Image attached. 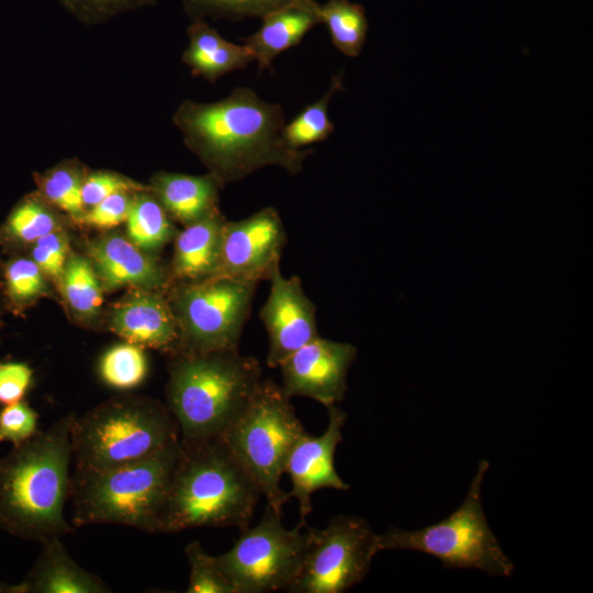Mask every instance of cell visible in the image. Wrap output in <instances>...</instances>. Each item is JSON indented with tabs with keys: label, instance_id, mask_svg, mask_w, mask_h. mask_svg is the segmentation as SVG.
Masks as SVG:
<instances>
[{
	"label": "cell",
	"instance_id": "obj_1",
	"mask_svg": "<svg viewBox=\"0 0 593 593\" xmlns=\"http://www.w3.org/2000/svg\"><path fill=\"white\" fill-rule=\"evenodd\" d=\"M187 147L224 187L276 166L295 175L313 150L289 147L282 137V108L247 87L211 103L184 100L172 115Z\"/></svg>",
	"mask_w": 593,
	"mask_h": 593
},
{
	"label": "cell",
	"instance_id": "obj_2",
	"mask_svg": "<svg viewBox=\"0 0 593 593\" xmlns=\"http://www.w3.org/2000/svg\"><path fill=\"white\" fill-rule=\"evenodd\" d=\"M74 416L56 419L0 458V529L40 544L74 532L64 515Z\"/></svg>",
	"mask_w": 593,
	"mask_h": 593
},
{
	"label": "cell",
	"instance_id": "obj_3",
	"mask_svg": "<svg viewBox=\"0 0 593 593\" xmlns=\"http://www.w3.org/2000/svg\"><path fill=\"white\" fill-rule=\"evenodd\" d=\"M260 496L256 482L221 438L181 443L159 533L230 526L242 530L249 526Z\"/></svg>",
	"mask_w": 593,
	"mask_h": 593
},
{
	"label": "cell",
	"instance_id": "obj_4",
	"mask_svg": "<svg viewBox=\"0 0 593 593\" xmlns=\"http://www.w3.org/2000/svg\"><path fill=\"white\" fill-rule=\"evenodd\" d=\"M259 361L237 350L178 355L169 370L167 409L182 444L220 438L262 378Z\"/></svg>",
	"mask_w": 593,
	"mask_h": 593
},
{
	"label": "cell",
	"instance_id": "obj_5",
	"mask_svg": "<svg viewBox=\"0 0 593 593\" xmlns=\"http://www.w3.org/2000/svg\"><path fill=\"white\" fill-rule=\"evenodd\" d=\"M180 454L178 438L137 461L100 471L76 469L69 496L72 526L111 524L159 533Z\"/></svg>",
	"mask_w": 593,
	"mask_h": 593
},
{
	"label": "cell",
	"instance_id": "obj_6",
	"mask_svg": "<svg viewBox=\"0 0 593 593\" xmlns=\"http://www.w3.org/2000/svg\"><path fill=\"white\" fill-rule=\"evenodd\" d=\"M78 470L100 471L146 458L179 438L172 415L157 401L116 399L71 423Z\"/></svg>",
	"mask_w": 593,
	"mask_h": 593
},
{
	"label": "cell",
	"instance_id": "obj_7",
	"mask_svg": "<svg viewBox=\"0 0 593 593\" xmlns=\"http://www.w3.org/2000/svg\"><path fill=\"white\" fill-rule=\"evenodd\" d=\"M306 434L281 385L265 379L220 438L256 482L267 504L282 515L290 499L280 486L281 477L293 447Z\"/></svg>",
	"mask_w": 593,
	"mask_h": 593
},
{
	"label": "cell",
	"instance_id": "obj_8",
	"mask_svg": "<svg viewBox=\"0 0 593 593\" xmlns=\"http://www.w3.org/2000/svg\"><path fill=\"white\" fill-rule=\"evenodd\" d=\"M489 462L481 460L462 504L443 521L418 530L391 527L378 535V549H411L436 557L448 569H479L491 577H510L512 560L488 524L481 486Z\"/></svg>",
	"mask_w": 593,
	"mask_h": 593
},
{
	"label": "cell",
	"instance_id": "obj_9",
	"mask_svg": "<svg viewBox=\"0 0 593 593\" xmlns=\"http://www.w3.org/2000/svg\"><path fill=\"white\" fill-rule=\"evenodd\" d=\"M257 283L212 277L177 287L170 303L179 325L175 354L237 350Z\"/></svg>",
	"mask_w": 593,
	"mask_h": 593
},
{
	"label": "cell",
	"instance_id": "obj_10",
	"mask_svg": "<svg viewBox=\"0 0 593 593\" xmlns=\"http://www.w3.org/2000/svg\"><path fill=\"white\" fill-rule=\"evenodd\" d=\"M307 542V525L287 529L282 515L266 504L259 523L242 529L234 546L216 559L238 593L287 591L300 570Z\"/></svg>",
	"mask_w": 593,
	"mask_h": 593
},
{
	"label": "cell",
	"instance_id": "obj_11",
	"mask_svg": "<svg viewBox=\"0 0 593 593\" xmlns=\"http://www.w3.org/2000/svg\"><path fill=\"white\" fill-rule=\"evenodd\" d=\"M307 529L300 570L286 592L343 593L365 579L379 552L378 535L365 519L338 515L323 529Z\"/></svg>",
	"mask_w": 593,
	"mask_h": 593
},
{
	"label": "cell",
	"instance_id": "obj_12",
	"mask_svg": "<svg viewBox=\"0 0 593 593\" xmlns=\"http://www.w3.org/2000/svg\"><path fill=\"white\" fill-rule=\"evenodd\" d=\"M287 242L279 212L267 206L223 227L220 265L214 277L257 283L269 280Z\"/></svg>",
	"mask_w": 593,
	"mask_h": 593
},
{
	"label": "cell",
	"instance_id": "obj_13",
	"mask_svg": "<svg viewBox=\"0 0 593 593\" xmlns=\"http://www.w3.org/2000/svg\"><path fill=\"white\" fill-rule=\"evenodd\" d=\"M357 356L349 343L317 337L283 360L279 368L287 396H305L324 406L339 403L347 390V374Z\"/></svg>",
	"mask_w": 593,
	"mask_h": 593
},
{
	"label": "cell",
	"instance_id": "obj_14",
	"mask_svg": "<svg viewBox=\"0 0 593 593\" xmlns=\"http://www.w3.org/2000/svg\"><path fill=\"white\" fill-rule=\"evenodd\" d=\"M266 302L259 311L269 348L266 363L277 368L291 354L320 337L315 304L305 294L298 276L284 277L280 268L269 278Z\"/></svg>",
	"mask_w": 593,
	"mask_h": 593
},
{
	"label": "cell",
	"instance_id": "obj_15",
	"mask_svg": "<svg viewBox=\"0 0 593 593\" xmlns=\"http://www.w3.org/2000/svg\"><path fill=\"white\" fill-rule=\"evenodd\" d=\"M328 424L320 436L309 433L293 447L286 472L291 480L289 499H296L299 504V525H306V517L312 511L311 496L321 489L346 491L350 486L338 475L334 456L343 440V427L347 414L337 405L327 407Z\"/></svg>",
	"mask_w": 593,
	"mask_h": 593
},
{
	"label": "cell",
	"instance_id": "obj_16",
	"mask_svg": "<svg viewBox=\"0 0 593 593\" xmlns=\"http://www.w3.org/2000/svg\"><path fill=\"white\" fill-rule=\"evenodd\" d=\"M111 328L126 343L176 353L179 325L170 302L153 290H139L118 304Z\"/></svg>",
	"mask_w": 593,
	"mask_h": 593
},
{
	"label": "cell",
	"instance_id": "obj_17",
	"mask_svg": "<svg viewBox=\"0 0 593 593\" xmlns=\"http://www.w3.org/2000/svg\"><path fill=\"white\" fill-rule=\"evenodd\" d=\"M93 268L108 290L136 287L155 290L166 287L167 271L160 264L130 239L109 235L89 245Z\"/></svg>",
	"mask_w": 593,
	"mask_h": 593
},
{
	"label": "cell",
	"instance_id": "obj_18",
	"mask_svg": "<svg viewBox=\"0 0 593 593\" xmlns=\"http://www.w3.org/2000/svg\"><path fill=\"white\" fill-rule=\"evenodd\" d=\"M41 552L20 582L22 593H109L98 575L81 568L69 555L61 538L41 544Z\"/></svg>",
	"mask_w": 593,
	"mask_h": 593
},
{
	"label": "cell",
	"instance_id": "obj_19",
	"mask_svg": "<svg viewBox=\"0 0 593 593\" xmlns=\"http://www.w3.org/2000/svg\"><path fill=\"white\" fill-rule=\"evenodd\" d=\"M222 188L211 174L193 176L165 171L156 174L148 186L168 215L186 226L220 211L219 191Z\"/></svg>",
	"mask_w": 593,
	"mask_h": 593
},
{
	"label": "cell",
	"instance_id": "obj_20",
	"mask_svg": "<svg viewBox=\"0 0 593 593\" xmlns=\"http://www.w3.org/2000/svg\"><path fill=\"white\" fill-rule=\"evenodd\" d=\"M224 215L217 211L187 225L175 240L172 276L180 281H195L216 275L222 246Z\"/></svg>",
	"mask_w": 593,
	"mask_h": 593
},
{
	"label": "cell",
	"instance_id": "obj_21",
	"mask_svg": "<svg viewBox=\"0 0 593 593\" xmlns=\"http://www.w3.org/2000/svg\"><path fill=\"white\" fill-rule=\"evenodd\" d=\"M187 33L189 44L181 60L194 76L215 82L220 77L243 69L255 60L253 52L245 44L225 40L204 20L192 21Z\"/></svg>",
	"mask_w": 593,
	"mask_h": 593
},
{
	"label": "cell",
	"instance_id": "obj_22",
	"mask_svg": "<svg viewBox=\"0 0 593 593\" xmlns=\"http://www.w3.org/2000/svg\"><path fill=\"white\" fill-rule=\"evenodd\" d=\"M261 20L259 30L244 41L259 71L269 68L281 53L299 45L304 35L321 23L320 4L315 8L288 5L269 12Z\"/></svg>",
	"mask_w": 593,
	"mask_h": 593
},
{
	"label": "cell",
	"instance_id": "obj_23",
	"mask_svg": "<svg viewBox=\"0 0 593 593\" xmlns=\"http://www.w3.org/2000/svg\"><path fill=\"white\" fill-rule=\"evenodd\" d=\"M125 223L128 239L144 251L161 248L176 233L170 216L149 190L133 194Z\"/></svg>",
	"mask_w": 593,
	"mask_h": 593
},
{
	"label": "cell",
	"instance_id": "obj_24",
	"mask_svg": "<svg viewBox=\"0 0 593 593\" xmlns=\"http://www.w3.org/2000/svg\"><path fill=\"white\" fill-rule=\"evenodd\" d=\"M320 20L324 23L333 45L348 57L362 51L368 33L363 7L349 0H327L320 4Z\"/></svg>",
	"mask_w": 593,
	"mask_h": 593
},
{
	"label": "cell",
	"instance_id": "obj_25",
	"mask_svg": "<svg viewBox=\"0 0 593 593\" xmlns=\"http://www.w3.org/2000/svg\"><path fill=\"white\" fill-rule=\"evenodd\" d=\"M343 78V72L334 75L324 96L284 124L282 137L289 147L301 149L327 139L334 132V124L328 118V104L335 92L344 90Z\"/></svg>",
	"mask_w": 593,
	"mask_h": 593
},
{
	"label": "cell",
	"instance_id": "obj_26",
	"mask_svg": "<svg viewBox=\"0 0 593 593\" xmlns=\"http://www.w3.org/2000/svg\"><path fill=\"white\" fill-rule=\"evenodd\" d=\"M65 300L83 318L94 316L103 302L100 279L93 266L80 256H70L59 278Z\"/></svg>",
	"mask_w": 593,
	"mask_h": 593
},
{
	"label": "cell",
	"instance_id": "obj_27",
	"mask_svg": "<svg viewBox=\"0 0 593 593\" xmlns=\"http://www.w3.org/2000/svg\"><path fill=\"white\" fill-rule=\"evenodd\" d=\"M85 172L79 163L67 160L36 178L41 197L76 221L85 212L82 183Z\"/></svg>",
	"mask_w": 593,
	"mask_h": 593
},
{
	"label": "cell",
	"instance_id": "obj_28",
	"mask_svg": "<svg viewBox=\"0 0 593 593\" xmlns=\"http://www.w3.org/2000/svg\"><path fill=\"white\" fill-rule=\"evenodd\" d=\"M191 21L262 18L288 5L318 7L316 0H179Z\"/></svg>",
	"mask_w": 593,
	"mask_h": 593
},
{
	"label": "cell",
	"instance_id": "obj_29",
	"mask_svg": "<svg viewBox=\"0 0 593 593\" xmlns=\"http://www.w3.org/2000/svg\"><path fill=\"white\" fill-rule=\"evenodd\" d=\"M148 362L142 347L124 343L111 347L100 359L101 379L111 388L128 390L139 385L147 376Z\"/></svg>",
	"mask_w": 593,
	"mask_h": 593
},
{
	"label": "cell",
	"instance_id": "obj_30",
	"mask_svg": "<svg viewBox=\"0 0 593 593\" xmlns=\"http://www.w3.org/2000/svg\"><path fill=\"white\" fill-rule=\"evenodd\" d=\"M57 230L60 227L56 215L34 195L26 197L16 204L5 223L7 234L21 243H34Z\"/></svg>",
	"mask_w": 593,
	"mask_h": 593
},
{
	"label": "cell",
	"instance_id": "obj_31",
	"mask_svg": "<svg viewBox=\"0 0 593 593\" xmlns=\"http://www.w3.org/2000/svg\"><path fill=\"white\" fill-rule=\"evenodd\" d=\"M184 553L189 563L187 593H238L216 556L209 555L199 541L188 544Z\"/></svg>",
	"mask_w": 593,
	"mask_h": 593
},
{
	"label": "cell",
	"instance_id": "obj_32",
	"mask_svg": "<svg viewBox=\"0 0 593 593\" xmlns=\"http://www.w3.org/2000/svg\"><path fill=\"white\" fill-rule=\"evenodd\" d=\"M5 292L15 305H24L45 290L43 271L33 259L16 258L4 269Z\"/></svg>",
	"mask_w": 593,
	"mask_h": 593
},
{
	"label": "cell",
	"instance_id": "obj_33",
	"mask_svg": "<svg viewBox=\"0 0 593 593\" xmlns=\"http://www.w3.org/2000/svg\"><path fill=\"white\" fill-rule=\"evenodd\" d=\"M80 22L94 25L147 5L157 0H56Z\"/></svg>",
	"mask_w": 593,
	"mask_h": 593
},
{
	"label": "cell",
	"instance_id": "obj_34",
	"mask_svg": "<svg viewBox=\"0 0 593 593\" xmlns=\"http://www.w3.org/2000/svg\"><path fill=\"white\" fill-rule=\"evenodd\" d=\"M38 432V413L24 400L0 407V443L19 446Z\"/></svg>",
	"mask_w": 593,
	"mask_h": 593
},
{
	"label": "cell",
	"instance_id": "obj_35",
	"mask_svg": "<svg viewBox=\"0 0 593 593\" xmlns=\"http://www.w3.org/2000/svg\"><path fill=\"white\" fill-rule=\"evenodd\" d=\"M145 190H148V186H144L122 175L103 170L93 171L85 176L82 202L85 208H90L115 193H136Z\"/></svg>",
	"mask_w": 593,
	"mask_h": 593
},
{
	"label": "cell",
	"instance_id": "obj_36",
	"mask_svg": "<svg viewBox=\"0 0 593 593\" xmlns=\"http://www.w3.org/2000/svg\"><path fill=\"white\" fill-rule=\"evenodd\" d=\"M133 194L120 192L85 210L78 223L99 230H108L124 223L128 216Z\"/></svg>",
	"mask_w": 593,
	"mask_h": 593
},
{
	"label": "cell",
	"instance_id": "obj_37",
	"mask_svg": "<svg viewBox=\"0 0 593 593\" xmlns=\"http://www.w3.org/2000/svg\"><path fill=\"white\" fill-rule=\"evenodd\" d=\"M32 259L43 273L59 279L69 251L68 240L60 230L54 231L33 243Z\"/></svg>",
	"mask_w": 593,
	"mask_h": 593
},
{
	"label": "cell",
	"instance_id": "obj_38",
	"mask_svg": "<svg viewBox=\"0 0 593 593\" xmlns=\"http://www.w3.org/2000/svg\"><path fill=\"white\" fill-rule=\"evenodd\" d=\"M32 368L20 361L0 362V407L24 400L32 385Z\"/></svg>",
	"mask_w": 593,
	"mask_h": 593
},
{
	"label": "cell",
	"instance_id": "obj_39",
	"mask_svg": "<svg viewBox=\"0 0 593 593\" xmlns=\"http://www.w3.org/2000/svg\"><path fill=\"white\" fill-rule=\"evenodd\" d=\"M0 593H22L20 583L8 584L0 582Z\"/></svg>",
	"mask_w": 593,
	"mask_h": 593
}]
</instances>
